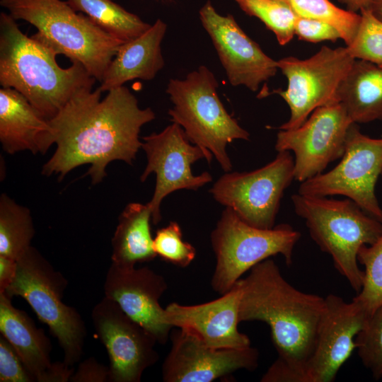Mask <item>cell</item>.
Returning <instances> with one entry per match:
<instances>
[{"mask_svg": "<svg viewBox=\"0 0 382 382\" xmlns=\"http://www.w3.org/2000/svg\"><path fill=\"white\" fill-rule=\"evenodd\" d=\"M99 88L80 90L55 117L49 120L55 152L42 166V173L57 175L59 180L74 168L90 164L92 184L106 176L112 161L132 165L142 146L141 128L156 118L150 108L139 107L125 86L111 89L101 99Z\"/></svg>", "mask_w": 382, "mask_h": 382, "instance_id": "obj_1", "label": "cell"}, {"mask_svg": "<svg viewBox=\"0 0 382 382\" xmlns=\"http://www.w3.org/2000/svg\"><path fill=\"white\" fill-rule=\"evenodd\" d=\"M239 320L268 325L277 352L261 382H304L313 351L325 298L303 292L289 283L268 258L237 281Z\"/></svg>", "mask_w": 382, "mask_h": 382, "instance_id": "obj_2", "label": "cell"}, {"mask_svg": "<svg viewBox=\"0 0 382 382\" xmlns=\"http://www.w3.org/2000/svg\"><path fill=\"white\" fill-rule=\"evenodd\" d=\"M9 13L0 14V84L21 93L50 120L81 89L96 81L79 62L68 68L57 62V54L19 28Z\"/></svg>", "mask_w": 382, "mask_h": 382, "instance_id": "obj_3", "label": "cell"}, {"mask_svg": "<svg viewBox=\"0 0 382 382\" xmlns=\"http://www.w3.org/2000/svg\"><path fill=\"white\" fill-rule=\"evenodd\" d=\"M15 20L28 22L37 30L33 36L58 54L79 62L101 82L122 41L77 13L62 0H0Z\"/></svg>", "mask_w": 382, "mask_h": 382, "instance_id": "obj_4", "label": "cell"}, {"mask_svg": "<svg viewBox=\"0 0 382 382\" xmlns=\"http://www.w3.org/2000/svg\"><path fill=\"white\" fill-rule=\"evenodd\" d=\"M295 213L306 223L311 238L332 257L334 267L358 294L364 271L357 254L382 235V222L349 199H336L299 193L291 195Z\"/></svg>", "mask_w": 382, "mask_h": 382, "instance_id": "obj_5", "label": "cell"}, {"mask_svg": "<svg viewBox=\"0 0 382 382\" xmlns=\"http://www.w3.org/2000/svg\"><path fill=\"white\" fill-rule=\"evenodd\" d=\"M217 81L205 66L185 79H170L166 92L173 104L168 115L180 125L189 141L209 151L225 172L232 168L227 144L249 140L250 134L226 111L217 94Z\"/></svg>", "mask_w": 382, "mask_h": 382, "instance_id": "obj_6", "label": "cell"}, {"mask_svg": "<svg viewBox=\"0 0 382 382\" xmlns=\"http://www.w3.org/2000/svg\"><path fill=\"white\" fill-rule=\"evenodd\" d=\"M67 284L64 276L30 246L17 259L15 277L4 292L28 302L57 340L63 361L73 366L83 355L86 329L80 313L62 301Z\"/></svg>", "mask_w": 382, "mask_h": 382, "instance_id": "obj_7", "label": "cell"}, {"mask_svg": "<svg viewBox=\"0 0 382 382\" xmlns=\"http://www.w3.org/2000/svg\"><path fill=\"white\" fill-rule=\"evenodd\" d=\"M300 238V232L288 224L268 229L257 228L226 207L211 233L216 257L211 280L213 290L221 295L226 293L245 272L272 256L280 254L286 265H291Z\"/></svg>", "mask_w": 382, "mask_h": 382, "instance_id": "obj_8", "label": "cell"}, {"mask_svg": "<svg viewBox=\"0 0 382 382\" xmlns=\"http://www.w3.org/2000/svg\"><path fill=\"white\" fill-rule=\"evenodd\" d=\"M355 59L347 47L323 46L305 59L287 57L277 61L287 79L285 90H277L289 107L291 115L279 129L300 127L318 108L337 103V91Z\"/></svg>", "mask_w": 382, "mask_h": 382, "instance_id": "obj_9", "label": "cell"}, {"mask_svg": "<svg viewBox=\"0 0 382 382\" xmlns=\"http://www.w3.org/2000/svg\"><path fill=\"white\" fill-rule=\"evenodd\" d=\"M381 174L382 137L376 139L365 135L354 122L347 132L345 152L340 163L328 172L301 183L298 193L316 197H347L382 222V209L375 194Z\"/></svg>", "mask_w": 382, "mask_h": 382, "instance_id": "obj_10", "label": "cell"}, {"mask_svg": "<svg viewBox=\"0 0 382 382\" xmlns=\"http://www.w3.org/2000/svg\"><path fill=\"white\" fill-rule=\"evenodd\" d=\"M294 180L290 151H279L262 168L250 172H226L209 190L214 199L232 209L248 224L260 228L274 226L285 190Z\"/></svg>", "mask_w": 382, "mask_h": 382, "instance_id": "obj_11", "label": "cell"}, {"mask_svg": "<svg viewBox=\"0 0 382 382\" xmlns=\"http://www.w3.org/2000/svg\"><path fill=\"white\" fill-rule=\"evenodd\" d=\"M141 149L147 164L140 180L144 182L151 173L156 175L153 197L148 202L152 213V223L161 220V204L169 194L178 190H197L212 181L207 171L195 175L191 166L204 158L211 163L213 154L208 150L190 144L182 127L173 122L159 133L144 137Z\"/></svg>", "mask_w": 382, "mask_h": 382, "instance_id": "obj_12", "label": "cell"}, {"mask_svg": "<svg viewBox=\"0 0 382 382\" xmlns=\"http://www.w3.org/2000/svg\"><path fill=\"white\" fill-rule=\"evenodd\" d=\"M354 122L339 102L316 108L299 127L280 129L274 148L294 154V180L302 183L342 158Z\"/></svg>", "mask_w": 382, "mask_h": 382, "instance_id": "obj_13", "label": "cell"}, {"mask_svg": "<svg viewBox=\"0 0 382 382\" xmlns=\"http://www.w3.org/2000/svg\"><path fill=\"white\" fill-rule=\"evenodd\" d=\"M91 320L108 354L110 381L139 382L158 360L155 338L106 296L93 307Z\"/></svg>", "mask_w": 382, "mask_h": 382, "instance_id": "obj_14", "label": "cell"}, {"mask_svg": "<svg viewBox=\"0 0 382 382\" xmlns=\"http://www.w3.org/2000/svg\"><path fill=\"white\" fill-rule=\"evenodd\" d=\"M170 349L161 367L165 382H212L236 371H253L259 352L251 346L242 349L209 347L191 333L178 328L170 332Z\"/></svg>", "mask_w": 382, "mask_h": 382, "instance_id": "obj_15", "label": "cell"}, {"mask_svg": "<svg viewBox=\"0 0 382 382\" xmlns=\"http://www.w3.org/2000/svg\"><path fill=\"white\" fill-rule=\"evenodd\" d=\"M199 18L232 86L256 91L276 74L277 61L244 33L232 15H220L207 1L199 10Z\"/></svg>", "mask_w": 382, "mask_h": 382, "instance_id": "obj_16", "label": "cell"}, {"mask_svg": "<svg viewBox=\"0 0 382 382\" xmlns=\"http://www.w3.org/2000/svg\"><path fill=\"white\" fill-rule=\"evenodd\" d=\"M369 316L353 300L335 294L325 297L313 351L306 366L304 382L333 381L356 349L355 337Z\"/></svg>", "mask_w": 382, "mask_h": 382, "instance_id": "obj_17", "label": "cell"}, {"mask_svg": "<svg viewBox=\"0 0 382 382\" xmlns=\"http://www.w3.org/2000/svg\"><path fill=\"white\" fill-rule=\"evenodd\" d=\"M105 296L164 345L173 328L159 300L168 289L164 277L147 267L125 268L111 263L104 282Z\"/></svg>", "mask_w": 382, "mask_h": 382, "instance_id": "obj_18", "label": "cell"}, {"mask_svg": "<svg viewBox=\"0 0 382 382\" xmlns=\"http://www.w3.org/2000/svg\"><path fill=\"white\" fill-rule=\"evenodd\" d=\"M240 287L238 282L213 301L184 306L171 303L165 308L173 328L183 329L214 348L242 349L250 345L249 337L238 329Z\"/></svg>", "mask_w": 382, "mask_h": 382, "instance_id": "obj_19", "label": "cell"}, {"mask_svg": "<svg viewBox=\"0 0 382 382\" xmlns=\"http://www.w3.org/2000/svg\"><path fill=\"white\" fill-rule=\"evenodd\" d=\"M0 141L10 154L26 150L45 154L53 144L49 120L11 88H0Z\"/></svg>", "mask_w": 382, "mask_h": 382, "instance_id": "obj_20", "label": "cell"}, {"mask_svg": "<svg viewBox=\"0 0 382 382\" xmlns=\"http://www.w3.org/2000/svg\"><path fill=\"white\" fill-rule=\"evenodd\" d=\"M167 25L158 19L139 36L123 42L107 68L100 86L103 93L119 88L131 80H151L163 67L161 42Z\"/></svg>", "mask_w": 382, "mask_h": 382, "instance_id": "obj_21", "label": "cell"}, {"mask_svg": "<svg viewBox=\"0 0 382 382\" xmlns=\"http://www.w3.org/2000/svg\"><path fill=\"white\" fill-rule=\"evenodd\" d=\"M5 292L0 293V332L13 347L36 382H49L54 362L52 345L45 331L24 311L14 307Z\"/></svg>", "mask_w": 382, "mask_h": 382, "instance_id": "obj_22", "label": "cell"}, {"mask_svg": "<svg viewBox=\"0 0 382 382\" xmlns=\"http://www.w3.org/2000/svg\"><path fill=\"white\" fill-rule=\"evenodd\" d=\"M337 96L353 122L382 120V68L355 59L339 86Z\"/></svg>", "mask_w": 382, "mask_h": 382, "instance_id": "obj_23", "label": "cell"}, {"mask_svg": "<svg viewBox=\"0 0 382 382\" xmlns=\"http://www.w3.org/2000/svg\"><path fill=\"white\" fill-rule=\"evenodd\" d=\"M151 221L152 213L148 203L131 202L125 207L111 241L112 264L132 268L157 256L153 248Z\"/></svg>", "mask_w": 382, "mask_h": 382, "instance_id": "obj_24", "label": "cell"}, {"mask_svg": "<svg viewBox=\"0 0 382 382\" xmlns=\"http://www.w3.org/2000/svg\"><path fill=\"white\" fill-rule=\"evenodd\" d=\"M66 1L74 11L86 14L98 27L123 42L139 36L151 26L112 0Z\"/></svg>", "mask_w": 382, "mask_h": 382, "instance_id": "obj_25", "label": "cell"}, {"mask_svg": "<svg viewBox=\"0 0 382 382\" xmlns=\"http://www.w3.org/2000/svg\"><path fill=\"white\" fill-rule=\"evenodd\" d=\"M35 234L30 210L6 194L0 197V255L17 259L31 246Z\"/></svg>", "mask_w": 382, "mask_h": 382, "instance_id": "obj_26", "label": "cell"}, {"mask_svg": "<svg viewBox=\"0 0 382 382\" xmlns=\"http://www.w3.org/2000/svg\"><path fill=\"white\" fill-rule=\"evenodd\" d=\"M286 4L297 16L316 19L335 27L346 46L354 40L361 17L349 10H344L329 0H279Z\"/></svg>", "mask_w": 382, "mask_h": 382, "instance_id": "obj_27", "label": "cell"}, {"mask_svg": "<svg viewBox=\"0 0 382 382\" xmlns=\"http://www.w3.org/2000/svg\"><path fill=\"white\" fill-rule=\"evenodd\" d=\"M357 260L364 267V279L352 300L370 316L382 306V235L374 243L360 248Z\"/></svg>", "mask_w": 382, "mask_h": 382, "instance_id": "obj_28", "label": "cell"}, {"mask_svg": "<svg viewBox=\"0 0 382 382\" xmlns=\"http://www.w3.org/2000/svg\"><path fill=\"white\" fill-rule=\"evenodd\" d=\"M248 15L262 21L281 45L289 43L294 34L296 15L279 0H235Z\"/></svg>", "mask_w": 382, "mask_h": 382, "instance_id": "obj_29", "label": "cell"}, {"mask_svg": "<svg viewBox=\"0 0 382 382\" xmlns=\"http://www.w3.org/2000/svg\"><path fill=\"white\" fill-rule=\"evenodd\" d=\"M355 342L364 366L375 379H382V306L369 317Z\"/></svg>", "mask_w": 382, "mask_h": 382, "instance_id": "obj_30", "label": "cell"}, {"mask_svg": "<svg viewBox=\"0 0 382 382\" xmlns=\"http://www.w3.org/2000/svg\"><path fill=\"white\" fill-rule=\"evenodd\" d=\"M153 248L157 256L179 267H187L196 256L195 248L183 241L181 228L175 221L157 230Z\"/></svg>", "mask_w": 382, "mask_h": 382, "instance_id": "obj_31", "label": "cell"}, {"mask_svg": "<svg viewBox=\"0 0 382 382\" xmlns=\"http://www.w3.org/2000/svg\"><path fill=\"white\" fill-rule=\"evenodd\" d=\"M361 23L353 42L347 47L354 59L370 62L382 68V23L361 9Z\"/></svg>", "mask_w": 382, "mask_h": 382, "instance_id": "obj_32", "label": "cell"}, {"mask_svg": "<svg viewBox=\"0 0 382 382\" xmlns=\"http://www.w3.org/2000/svg\"><path fill=\"white\" fill-rule=\"evenodd\" d=\"M0 382H36L11 343L0 335Z\"/></svg>", "mask_w": 382, "mask_h": 382, "instance_id": "obj_33", "label": "cell"}, {"mask_svg": "<svg viewBox=\"0 0 382 382\" xmlns=\"http://www.w3.org/2000/svg\"><path fill=\"white\" fill-rule=\"evenodd\" d=\"M294 34L300 40L313 43L324 40L335 42L342 39L338 30L330 24L297 16L294 22Z\"/></svg>", "mask_w": 382, "mask_h": 382, "instance_id": "obj_34", "label": "cell"}, {"mask_svg": "<svg viewBox=\"0 0 382 382\" xmlns=\"http://www.w3.org/2000/svg\"><path fill=\"white\" fill-rule=\"evenodd\" d=\"M71 382H107L110 381V369L93 357L81 361L74 372Z\"/></svg>", "mask_w": 382, "mask_h": 382, "instance_id": "obj_35", "label": "cell"}, {"mask_svg": "<svg viewBox=\"0 0 382 382\" xmlns=\"http://www.w3.org/2000/svg\"><path fill=\"white\" fill-rule=\"evenodd\" d=\"M17 267V260L0 255V293L4 292L12 282Z\"/></svg>", "mask_w": 382, "mask_h": 382, "instance_id": "obj_36", "label": "cell"}, {"mask_svg": "<svg viewBox=\"0 0 382 382\" xmlns=\"http://www.w3.org/2000/svg\"><path fill=\"white\" fill-rule=\"evenodd\" d=\"M362 9L368 11L376 20L382 23V0H368Z\"/></svg>", "mask_w": 382, "mask_h": 382, "instance_id": "obj_37", "label": "cell"}, {"mask_svg": "<svg viewBox=\"0 0 382 382\" xmlns=\"http://www.w3.org/2000/svg\"><path fill=\"white\" fill-rule=\"evenodd\" d=\"M345 4L347 10L357 12L360 11L366 5L368 0H338Z\"/></svg>", "mask_w": 382, "mask_h": 382, "instance_id": "obj_38", "label": "cell"}]
</instances>
